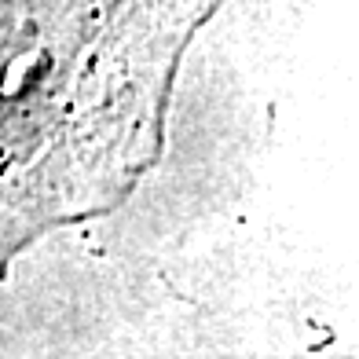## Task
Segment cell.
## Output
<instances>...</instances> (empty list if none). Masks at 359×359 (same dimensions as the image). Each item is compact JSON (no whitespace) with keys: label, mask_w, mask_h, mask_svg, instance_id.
I'll return each mask as SVG.
<instances>
[{"label":"cell","mask_w":359,"mask_h":359,"mask_svg":"<svg viewBox=\"0 0 359 359\" xmlns=\"http://www.w3.org/2000/svg\"><path fill=\"white\" fill-rule=\"evenodd\" d=\"M217 4L0 0V264L136 187L184 48Z\"/></svg>","instance_id":"1"}]
</instances>
